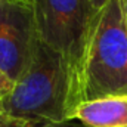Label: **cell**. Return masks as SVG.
Segmentation results:
<instances>
[{"mask_svg": "<svg viewBox=\"0 0 127 127\" xmlns=\"http://www.w3.org/2000/svg\"><path fill=\"white\" fill-rule=\"evenodd\" d=\"M40 40L68 61L74 83L96 15L92 0H31Z\"/></svg>", "mask_w": 127, "mask_h": 127, "instance_id": "cell-3", "label": "cell"}, {"mask_svg": "<svg viewBox=\"0 0 127 127\" xmlns=\"http://www.w3.org/2000/svg\"><path fill=\"white\" fill-rule=\"evenodd\" d=\"M0 127H18L10 118H7L1 111H0Z\"/></svg>", "mask_w": 127, "mask_h": 127, "instance_id": "cell-7", "label": "cell"}, {"mask_svg": "<svg viewBox=\"0 0 127 127\" xmlns=\"http://www.w3.org/2000/svg\"><path fill=\"white\" fill-rule=\"evenodd\" d=\"M47 127H84L81 123L75 121V120H69V121H65V123H59V124H52V126Z\"/></svg>", "mask_w": 127, "mask_h": 127, "instance_id": "cell-8", "label": "cell"}, {"mask_svg": "<svg viewBox=\"0 0 127 127\" xmlns=\"http://www.w3.org/2000/svg\"><path fill=\"white\" fill-rule=\"evenodd\" d=\"M13 89V81L0 69V102H3Z\"/></svg>", "mask_w": 127, "mask_h": 127, "instance_id": "cell-6", "label": "cell"}, {"mask_svg": "<svg viewBox=\"0 0 127 127\" xmlns=\"http://www.w3.org/2000/svg\"><path fill=\"white\" fill-rule=\"evenodd\" d=\"M84 127H127V95L80 103L72 118Z\"/></svg>", "mask_w": 127, "mask_h": 127, "instance_id": "cell-5", "label": "cell"}, {"mask_svg": "<svg viewBox=\"0 0 127 127\" xmlns=\"http://www.w3.org/2000/svg\"><path fill=\"white\" fill-rule=\"evenodd\" d=\"M18 127H47L69 121L75 111V83L68 61L41 40L25 72L0 102Z\"/></svg>", "mask_w": 127, "mask_h": 127, "instance_id": "cell-1", "label": "cell"}, {"mask_svg": "<svg viewBox=\"0 0 127 127\" xmlns=\"http://www.w3.org/2000/svg\"><path fill=\"white\" fill-rule=\"evenodd\" d=\"M4 3V0H0V7H1V4Z\"/></svg>", "mask_w": 127, "mask_h": 127, "instance_id": "cell-11", "label": "cell"}, {"mask_svg": "<svg viewBox=\"0 0 127 127\" xmlns=\"http://www.w3.org/2000/svg\"><path fill=\"white\" fill-rule=\"evenodd\" d=\"M38 41L32 3L4 0L0 7V69L13 83L31 64Z\"/></svg>", "mask_w": 127, "mask_h": 127, "instance_id": "cell-4", "label": "cell"}, {"mask_svg": "<svg viewBox=\"0 0 127 127\" xmlns=\"http://www.w3.org/2000/svg\"><path fill=\"white\" fill-rule=\"evenodd\" d=\"M106 1H108V0H92V4H93V7H95L96 10H99Z\"/></svg>", "mask_w": 127, "mask_h": 127, "instance_id": "cell-9", "label": "cell"}, {"mask_svg": "<svg viewBox=\"0 0 127 127\" xmlns=\"http://www.w3.org/2000/svg\"><path fill=\"white\" fill-rule=\"evenodd\" d=\"M121 95H127V22L121 0H108L93 18L77 71L75 108Z\"/></svg>", "mask_w": 127, "mask_h": 127, "instance_id": "cell-2", "label": "cell"}, {"mask_svg": "<svg viewBox=\"0 0 127 127\" xmlns=\"http://www.w3.org/2000/svg\"><path fill=\"white\" fill-rule=\"evenodd\" d=\"M28 1H31V0H28Z\"/></svg>", "mask_w": 127, "mask_h": 127, "instance_id": "cell-12", "label": "cell"}, {"mask_svg": "<svg viewBox=\"0 0 127 127\" xmlns=\"http://www.w3.org/2000/svg\"><path fill=\"white\" fill-rule=\"evenodd\" d=\"M123 3V9H124V15H126V22H127V0H121Z\"/></svg>", "mask_w": 127, "mask_h": 127, "instance_id": "cell-10", "label": "cell"}]
</instances>
